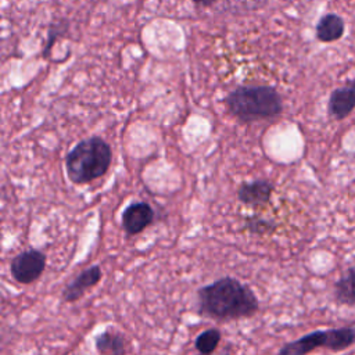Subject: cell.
<instances>
[{"label": "cell", "mask_w": 355, "mask_h": 355, "mask_svg": "<svg viewBox=\"0 0 355 355\" xmlns=\"http://www.w3.org/2000/svg\"><path fill=\"white\" fill-rule=\"evenodd\" d=\"M259 302L250 286L225 276L197 291V311L200 315L216 320H236L257 313Z\"/></svg>", "instance_id": "cell-1"}, {"label": "cell", "mask_w": 355, "mask_h": 355, "mask_svg": "<svg viewBox=\"0 0 355 355\" xmlns=\"http://www.w3.org/2000/svg\"><path fill=\"white\" fill-rule=\"evenodd\" d=\"M111 159V147L103 137H86L78 141L65 155L67 176L75 184L90 183L107 173Z\"/></svg>", "instance_id": "cell-2"}, {"label": "cell", "mask_w": 355, "mask_h": 355, "mask_svg": "<svg viewBox=\"0 0 355 355\" xmlns=\"http://www.w3.org/2000/svg\"><path fill=\"white\" fill-rule=\"evenodd\" d=\"M225 104L229 112L243 122L272 119L283 111L282 96L266 85L239 86L226 96Z\"/></svg>", "instance_id": "cell-3"}, {"label": "cell", "mask_w": 355, "mask_h": 355, "mask_svg": "<svg viewBox=\"0 0 355 355\" xmlns=\"http://www.w3.org/2000/svg\"><path fill=\"white\" fill-rule=\"evenodd\" d=\"M355 344V326L334 327L326 330L311 331L291 343L284 344L280 349V355H302L312 352L318 348H326L330 351H343Z\"/></svg>", "instance_id": "cell-4"}, {"label": "cell", "mask_w": 355, "mask_h": 355, "mask_svg": "<svg viewBox=\"0 0 355 355\" xmlns=\"http://www.w3.org/2000/svg\"><path fill=\"white\" fill-rule=\"evenodd\" d=\"M47 257L39 250L31 248L17 254L10 262V273L21 284L33 283L44 272Z\"/></svg>", "instance_id": "cell-5"}, {"label": "cell", "mask_w": 355, "mask_h": 355, "mask_svg": "<svg viewBox=\"0 0 355 355\" xmlns=\"http://www.w3.org/2000/svg\"><path fill=\"white\" fill-rule=\"evenodd\" d=\"M355 108V78L336 87L327 100V114L334 121L345 119Z\"/></svg>", "instance_id": "cell-6"}, {"label": "cell", "mask_w": 355, "mask_h": 355, "mask_svg": "<svg viewBox=\"0 0 355 355\" xmlns=\"http://www.w3.org/2000/svg\"><path fill=\"white\" fill-rule=\"evenodd\" d=\"M154 220V209L146 201L129 204L121 216L122 227L129 236L139 234Z\"/></svg>", "instance_id": "cell-7"}, {"label": "cell", "mask_w": 355, "mask_h": 355, "mask_svg": "<svg viewBox=\"0 0 355 355\" xmlns=\"http://www.w3.org/2000/svg\"><path fill=\"white\" fill-rule=\"evenodd\" d=\"M103 276L100 265H92L82 270L72 282H69L62 290V300L65 302H75L82 298V295L92 287H94Z\"/></svg>", "instance_id": "cell-8"}, {"label": "cell", "mask_w": 355, "mask_h": 355, "mask_svg": "<svg viewBox=\"0 0 355 355\" xmlns=\"http://www.w3.org/2000/svg\"><path fill=\"white\" fill-rule=\"evenodd\" d=\"M273 189V184L265 179L244 182L239 187L237 197L243 204L247 205H263L269 202Z\"/></svg>", "instance_id": "cell-9"}, {"label": "cell", "mask_w": 355, "mask_h": 355, "mask_svg": "<svg viewBox=\"0 0 355 355\" xmlns=\"http://www.w3.org/2000/svg\"><path fill=\"white\" fill-rule=\"evenodd\" d=\"M345 32V22L341 15L336 12H327L322 15L316 24V39L322 43H333L343 37Z\"/></svg>", "instance_id": "cell-10"}, {"label": "cell", "mask_w": 355, "mask_h": 355, "mask_svg": "<svg viewBox=\"0 0 355 355\" xmlns=\"http://www.w3.org/2000/svg\"><path fill=\"white\" fill-rule=\"evenodd\" d=\"M333 293L338 304L355 306V265L349 266L334 283Z\"/></svg>", "instance_id": "cell-11"}, {"label": "cell", "mask_w": 355, "mask_h": 355, "mask_svg": "<svg viewBox=\"0 0 355 355\" xmlns=\"http://www.w3.org/2000/svg\"><path fill=\"white\" fill-rule=\"evenodd\" d=\"M96 351L100 354H125L126 352V341L121 331L108 327L100 336L96 337Z\"/></svg>", "instance_id": "cell-12"}, {"label": "cell", "mask_w": 355, "mask_h": 355, "mask_svg": "<svg viewBox=\"0 0 355 355\" xmlns=\"http://www.w3.org/2000/svg\"><path fill=\"white\" fill-rule=\"evenodd\" d=\"M220 338H222L220 331L215 327H211V329L204 330L202 333H200L196 337L194 347L200 354H204V355L212 354L216 349V347L219 345Z\"/></svg>", "instance_id": "cell-13"}, {"label": "cell", "mask_w": 355, "mask_h": 355, "mask_svg": "<svg viewBox=\"0 0 355 355\" xmlns=\"http://www.w3.org/2000/svg\"><path fill=\"white\" fill-rule=\"evenodd\" d=\"M69 29V21L67 18H57L54 19L50 25H49V29H47V42H46V46L43 49V57H47L54 42L64 36Z\"/></svg>", "instance_id": "cell-14"}, {"label": "cell", "mask_w": 355, "mask_h": 355, "mask_svg": "<svg viewBox=\"0 0 355 355\" xmlns=\"http://www.w3.org/2000/svg\"><path fill=\"white\" fill-rule=\"evenodd\" d=\"M194 4L197 6H201V7H211L214 6L218 0H191Z\"/></svg>", "instance_id": "cell-15"}]
</instances>
